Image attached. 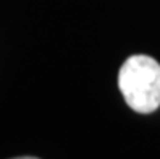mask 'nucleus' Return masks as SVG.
Instances as JSON below:
<instances>
[{
  "label": "nucleus",
  "mask_w": 160,
  "mask_h": 159,
  "mask_svg": "<svg viewBox=\"0 0 160 159\" xmlns=\"http://www.w3.org/2000/svg\"><path fill=\"white\" fill-rule=\"evenodd\" d=\"M13 159H37V157H32V156H23V157H13Z\"/></svg>",
  "instance_id": "nucleus-2"
},
{
  "label": "nucleus",
  "mask_w": 160,
  "mask_h": 159,
  "mask_svg": "<svg viewBox=\"0 0 160 159\" xmlns=\"http://www.w3.org/2000/svg\"><path fill=\"white\" fill-rule=\"evenodd\" d=\"M118 88L133 110L139 114L157 110L160 107V63L149 55H131L120 68Z\"/></svg>",
  "instance_id": "nucleus-1"
}]
</instances>
